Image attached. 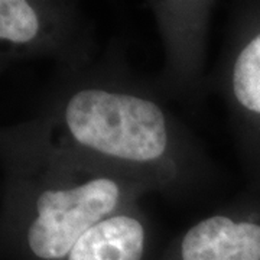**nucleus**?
<instances>
[{
	"label": "nucleus",
	"mask_w": 260,
	"mask_h": 260,
	"mask_svg": "<svg viewBox=\"0 0 260 260\" xmlns=\"http://www.w3.org/2000/svg\"><path fill=\"white\" fill-rule=\"evenodd\" d=\"M64 123L70 138L81 148L127 164L156 162L169 145L162 109L133 94L78 90L65 104Z\"/></svg>",
	"instance_id": "1"
},
{
	"label": "nucleus",
	"mask_w": 260,
	"mask_h": 260,
	"mask_svg": "<svg viewBox=\"0 0 260 260\" xmlns=\"http://www.w3.org/2000/svg\"><path fill=\"white\" fill-rule=\"evenodd\" d=\"M123 198L124 188L112 177L44 189L26 229L29 250L41 260L64 259L93 225L119 208Z\"/></svg>",
	"instance_id": "2"
},
{
	"label": "nucleus",
	"mask_w": 260,
	"mask_h": 260,
	"mask_svg": "<svg viewBox=\"0 0 260 260\" xmlns=\"http://www.w3.org/2000/svg\"><path fill=\"white\" fill-rule=\"evenodd\" d=\"M182 260H260V224L217 214L194 224L181 242Z\"/></svg>",
	"instance_id": "3"
},
{
	"label": "nucleus",
	"mask_w": 260,
	"mask_h": 260,
	"mask_svg": "<svg viewBox=\"0 0 260 260\" xmlns=\"http://www.w3.org/2000/svg\"><path fill=\"white\" fill-rule=\"evenodd\" d=\"M145 246V224L136 215L117 213L93 225L67 260H142Z\"/></svg>",
	"instance_id": "4"
},
{
	"label": "nucleus",
	"mask_w": 260,
	"mask_h": 260,
	"mask_svg": "<svg viewBox=\"0 0 260 260\" xmlns=\"http://www.w3.org/2000/svg\"><path fill=\"white\" fill-rule=\"evenodd\" d=\"M232 85L237 103L246 110L260 114V34L237 56Z\"/></svg>",
	"instance_id": "5"
},
{
	"label": "nucleus",
	"mask_w": 260,
	"mask_h": 260,
	"mask_svg": "<svg viewBox=\"0 0 260 260\" xmlns=\"http://www.w3.org/2000/svg\"><path fill=\"white\" fill-rule=\"evenodd\" d=\"M41 32V18L26 0L0 2V39L12 45H26Z\"/></svg>",
	"instance_id": "6"
}]
</instances>
